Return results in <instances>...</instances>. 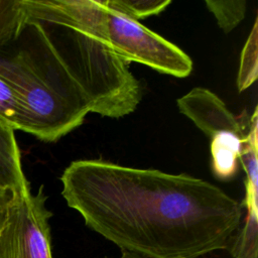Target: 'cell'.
Returning a JSON list of instances; mask_svg holds the SVG:
<instances>
[{
  "label": "cell",
  "instance_id": "obj_1",
  "mask_svg": "<svg viewBox=\"0 0 258 258\" xmlns=\"http://www.w3.org/2000/svg\"><path fill=\"white\" fill-rule=\"evenodd\" d=\"M61 196L85 225L145 258H198L228 249L244 206L217 185L185 173L101 159L71 162Z\"/></svg>",
  "mask_w": 258,
  "mask_h": 258
},
{
  "label": "cell",
  "instance_id": "obj_2",
  "mask_svg": "<svg viewBox=\"0 0 258 258\" xmlns=\"http://www.w3.org/2000/svg\"><path fill=\"white\" fill-rule=\"evenodd\" d=\"M27 22L0 51V78L13 91L21 130L55 142L89 113L120 118L142 100L128 62L80 29L55 0H25Z\"/></svg>",
  "mask_w": 258,
  "mask_h": 258
},
{
  "label": "cell",
  "instance_id": "obj_3",
  "mask_svg": "<svg viewBox=\"0 0 258 258\" xmlns=\"http://www.w3.org/2000/svg\"><path fill=\"white\" fill-rule=\"evenodd\" d=\"M86 33L99 39L126 62H139L161 74L185 78L192 60L161 35L102 4L101 0H55Z\"/></svg>",
  "mask_w": 258,
  "mask_h": 258
},
{
  "label": "cell",
  "instance_id": "obj_4",
  "mask_svg": "<svg viewBox=\"0 0 258 258\" xmlns=\"http://www.w3.org/2000/svg\"><path fill=\"white\" fill-rule=\"evenodd\" d=\"M179 112L211 139L212 170L221 180L232 179L250 134L255 108L250 118L235 116L215 93L206 88H192L176 100Z\"/></svg>",
  "mask_w": 258,
  "mask_h": 258
},
{
  "label": "cell",
  "instance_id": "obj_5",
  "mask_svg": "<svg viewBox=\"0 0 258 258\" xmlns=\"http://www.w3.org/2000/svg\"><path fill=\"white\" fill-rule=\"evenodd\" d=\"M43 185L18 197L0 231V258H53Z\"/></svg>",
  "mask_w": 258,
  "mask_h": 258
},
{
  "label": "cell",
  "instance_id": "obj_6",
  "mask_svg": "<svg viewBox=\"0 0 258 258\" xmlns=\"http://www.w3.org/2000/svg\"><path fill=\"white\" fill-rule=\"evenodd\" d=\"M15 131L0 120V187L16 195L31 190L21 163Z\"/></svg>",
  "mask_w": 258,
  "mask_h": 258
},
{
  "label": "cell",
  "instance_id": "obj_7",
  "mask_svg": "<svg viewBox=\"0 0 258 258\" xmlns=\"http://www.w3.org/2000/svg\"><path fill=\"white\" fill-rule=\"evenodd\" d=\"M27 19L23 0H0V51L18 37Z\"/></svg>",
  "mask_w": 258,
  "mask_h": 258
},
{
  "label": "cell",
  "instance_id": "obj_8",
  "mask_svg": "<svg viewBox=\"0 0 258 258\" xmlns=\"http://www.w3.org/2000/svg\"><path fill=\"white\" fill-rule=\"evenodd\" d=\"M101 2L135 21L158 15L171 4L170 0H101Z\"/></svg>",
  "mask_w": 258,
  "mask_h": 258
},
{
  "label": "cell",
  "instance_id": "obj_9",
  "mask_svg": "<svg viewBox=\"0 0 258 258\" xmlns=\"http://www.w3.org/2000/svg\"><path fill=\"white\" fill-rule=\"evenodd\" d=\"M257 18L254 21V25L249 34V37L242 49L240 66L237 77V87L239 92L248 89L257 80V64H258V47H257V35H258Z\"/></svg>",
  "mask_w": 258,
  "mask_h": 258
},
{
  "label": "cell",
  "instance_id": "obj_10",
  "mask_svg": "<svg viewBox=\"0 0 258 258\" xmlns=\"http://www.w3.org/2000/svg\"><path fill=\"white\" fill-rule=\"evenodd\" d=\"M205 4L225 33L231 32L239 25L247 9V3L244 0H206Z\"/></svg>",
  "mask_w": 258,
  "mask_h": 258
},
{
  "label": "cell",
  "instance_id": "obj_11",
  "mask_svg": "<svg viewBox=\"0 0 258 258\" xmlns=\"http://www.w3.org/2000/svg\"><path fill=\"white\" fill-rule=\"evenodd\" d=\"M0 120L14 131L21 130V112L16 97L9 86L0 78Z\"/></svg>",
  "mask_w": 258,
  "mask_h": 258
},
{
  "label": "cell",
  "instance_id": "obj_12",
  "mask_svg": "<svg viewBox=\"0 0 258 258\" xmlns=\"http://www.w3.org/2000/svg\"><path fill=\"white\" fill-rule=\"evenodd\" d=\"M19 196L21 195H16L10 190L0 187V231L6 223L10 208Z\"/></svg>",
  "mask_w": 258,
  "mask_h": 258
},
{
  "label": "cell",
  "instance_id": "obj_13",
  "mask_svg": "<svg viewBox=\"0 0 258 258\" xmlns=\"http://www.w3.org/2000/svg\"><path fill=\"white\" fill-rule=\"evenodd\" d=\"M105 258H109V257H105ZM119 258H145L137 253H133V252H129V251H123L122 250V254Z\"/></svg>",
  "mask_w": 258,
  "mask_h": 258
}]
</instances>
